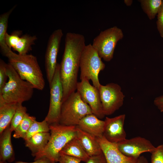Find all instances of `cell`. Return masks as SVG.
<instances>
[{
    "mask_svg": "<svg viewBox=\"0 0 163 163\" xmlns=\"http://www.w3.org/2000/svg\"><path fill=\"white\" fill-rule=\"evenodd\" d=\"M86 45L83 35L71 32L66 34L60 64V76L63 90L62 102L76 90L81 57Z\"/></svg>",
    "mask_w": 163,
    "mask_h": 163,
    "instance_id": "cell-1",
    "label": "cell"
},
{
    "mask_svg": "<svg viewBox=\"0 0 163 163\" xmlns=\"http://www.w3.org/2000/svg\"><path fill=\"white\" fill-rule=\"evenodd\" d=\"M2 54L21 78L31 84L34 88L42 90L45 85L43 74L37 57L32 54L20 55L9 49Z\"/></svg>",
    "mask_w": 163,
    "mask_h": 163,
    "instance_id": "cell-2",
    "label": "cell"
},
{
    "mask_svg": "<svg viewBox=\"0 0 163 163\" xmlns=\"http://www.w3.org/2000/svg\"><path fill=\"white\" fill-rule=\"evenodd\" d=\"M50 137L44 149L35 156L34 160L46 158L54 163L58 162L59 152L71 139L77 136L76 126H68L59 123L49 125Z\"/></svg>",
    "mask_w": 163,
    "mask_h": 163,
    "instance_id": "cell-3",
    "label": "cell"
},
{
    "mask_svg": "<svg viewBox=\"0 0 163 163\" xmlns=\"http://www.w3.org/2000/svg\"><path fill=\"white\" fill-rule=\"evenodd\" d=\"M8 80L0 92L4 100L12 104H22L32 97L34 89L33 85L23 79L12 66L6 64Z\"/></svg>",
    "mask_w": 163,
    "mask_h": 163,
    "instance_id": "cell-4",
    "label": "cell"
},
{
    "mask_svg": "<svg viewBox=\"0 0 163 163\" xmlns=\"http://www.w3.org/2000/svg\"><path fill=\"white\" fill-rule=\"evenodd\" d=\"M92 113L90 106L82 100L78 92H75L62 102L59 123L76 126L83 117Z\"/></svg>",
    "mask_w": 163,
    "mask_h": 163,
    "instance_id": "cell-5",
    "label": "cell"
},
{
    "mask_svg": "<svg viewBox=\"0 0 163 163\" xmlns=\"http://www.w3.org/2000/svg\"><path fill=\"white\" fill-rule=\"evenodd\" d=\"M79 67L80 79L86 78L91 80L93 85L99 89L101 85L99 80V74L104 69L105 64L91 44L86 45L83 51Z\"/></svg>",
    "mask_w": 163,
    "mask_h": 163,
    "instance_id": "cell-6",
    "label": "cell"
},
{
    "mask_svg": "<svg viewBox=\"0 0 163 163\" xmlns=\"http://www.w3.org/2000/svg\"><path fill=\"white\" fill-rule=\"evenodd\" d=\"M123 37L122 30L115 26L101 31L91 45L101 59L109 62L113 58L117 43Z\"/></svg>",
    "mask_w": 163,
    "mask_h": 163,
    "instance_id": "cell-7",
    "label": "cell"
},
{
    "mask_svg": "<svg viewBox=\"0 0 163 163\" xmlns=\"http://www.w3.org/2000/svg\"><path fill=\"white\" fill-rule=\"evenodd\" d=\"M60 64L57 63L50 84L49 109L45 119L49 125L59 123L63 95L60 76Z\"/></svg>",
    "mask_w": 163,
    "mask_h": 163,
    "instance_id": "cell-8",
    "label": "cell"
},
{
    "mask_svg": "<svg viewBox=\"0 0 163 163\" xmlns=\"http://www.w3.org/2000/svg\"><path fill=\"white\" fill-rule=\"evenodd\" d=\"M98 90L105 115L112 114L123 105L125 95L118 84L111 83L105 85H101Z\"/></svg>",
    "mask_w": 163,
    "mask_h": 163,
    "instance_id": "cell-9",
    "label": "cell"
},
{
    "mask_svg": "<svg viewBox=\"0 0 163 163\" xmlns=\"http://www.w3.org/2000/svg\"><path fill=\"white\" fill-rule=\"evenodd\" d=\"M76 90L81 99L90 107L93 114L99 119L105 116L103 110L99 90L92 85L86 78L78 82Z\"/></svg>",
    "mask_w": 163,
    "mask_h": 163,
    "instance_id": "cell-10",
    "label": "cell"
},
{
    "mask_svg": "<svg viewBox=\"0 0 163 163\" xmlns=\"http://www.w3.org/2000/svg\"><path fill=\"white\" fill-rule=\"evenodd\" d=\"M63 35L62 30L59 29L53 31L48 40L45 56V65L49 85L54 77L58 63L57 55Z\"/></svg>",
    "mask_w": 163,
    "mask_h": 163,
    "instance_id": "cell-11",
    "label": "cell"
},
{
    "mask_svg": "<svg viewBox=\"0 0 163 163\" xmlns=\"http://www.w3.org/2000/svg\"><path fill=\"white\" fill-rule=\"evenodd\" d=\"M116 144L118 149L123 154L137 158L142 153H151L155 148L150 141L140 136L126 139Z\"/></svg>",
    "mask_w": 163,
    "mask_h": 163,
    "instance_id": "cell-12",
    "label": "cell"
},
{
    "mask_svg": "<svg viewBox=\"0 0 163 163\" xmlns=\"http://www.w3.org/2000/svg\"><path fill=\"white\" fill-rule=\"evenodd\" d=\"M125 117V115L123 114L113 118H105L103 136L107 141L117 143L126 139L124 128Z\"/></svg>",
    "mask_w": 163,
    "mask_h": 163,
    "instance_id": "cell-13",
    "label": "cell"
},
{
    "mask_svg": "<svg viewBox=\"0 0 163 163\" xmlns=\"http://www.w3.org/2000/svg\"><path fill=\"white\" fill-rule=\"evenodd\" d=\"M21 30H15L10 34L7 33L5 41L10 49L12 48L20 55H25L32 50V46L37 38L36 36L25 34L22 36Z\"/></svg>",
    "mask_w": 163,
    "mask_h": 163,
    "instance_id": "cell-14",
    "label": "cell"
},
{
    "mask_svg": "<svg viewBox=\"0 0 163 163\" xmlns=\"http://www.w3.org/2000/svg\"><path fill=\"white\" fill-rule=\"evenodd\" d=\"M107 163H137L138 158L123 154L117 148L116 143L107 141L103 136L96 137Z\"/></svg>",
    "mask_w": 163,
    "mask_h": 163,
    "instance_id": "cell-15",
    "label": "cell"
},
{
    "mask_svg": "<svg viewBox=\"0 0 163 163\" xmlns=\"http://www.w3.org/2000/svg\"><path fill=\"white\" fill-rule=\"evenodd\" d=\"M104 126V121L92 113L83 117L76 126L86 132L99 137L103 136Z\"/></svg>",
    "mask_w": 163,
    "mask_h": 163,
    "instance_id": "cell-16",
    "label": "cell"
},
{
    "mask_svg": "<svg viewBox=\"0 0 163 163\" xmlns=\"http://www.w3.org/2000/svg\"><path fill=\"white\" fill-rule=\"evenodd\" d=\"M10 125L0 134V163L14 161L15 154L11 141Z\"/></svg>",
    "mask_w": 163,
    "mask_h": 163,
    "instance_id": "cell-17",
    "label": "cell"
},
{
    "mask_svg": "<svg viewBox=\"0 0 163 163\" xmlns=\"http://www.w3.org/2000/svg\"><path fill=\"white\" fill-rule=\"evenodd\" d=\"M76 127L77 137L90 157L103 152L96 137L82 130L76 126Z\"/></svg>",
    "mask_w": 163,
    "mask_h": 163,
    "instance_id": "cell-18",
    "label": "cell"
},
{
    "mask_svg": "<svg viewBox=\"0 0 163 163\" xmlns=\"http://www.w3.org/2000/svg\"><path fill=\"white\" fill-rule=\"evenodd\" d=\"M59 154L75 157L85 162L90 157L77 136L70 140L61 150Z\"/></svg>",
    "mask_w": 163,
    "mask_h": 163,
    "instance_id": "cell-19",
    "label": "cell"
},
{
    "mask_svg": "<svg viewBox=\"0 0 163 163\" xmlns=\"http://www.w3.org/2000/svg\"><path fill=\"white\" fill-rule=\"evenodd\" d=\"M49 132H41L25 140V145L31 151L34 157L36 154L43 151L46 146L50 137Z\"/></svg>",
    "mask_w": 163,
    "mask_h": 163,
    "instance_id": "cell-20",
    "label": "cell"
},
{
    "mask_svg": "<svg viewBox=\"0 0 163 163\" xmlns=\"http://www.w3.org/2000/svg\"><path fill=\"white\" fill-rule=\"evenodd\" d=\"M17 105L6 102L0 95V134L10 125Z\"/></svg>",
    "mask_w": 163,
    "mask_h": 163,
    "instance_id": "cell-21",
    "label": "cell"
},
{
    "mask_svg": "<svg viewBox=\"0 0 163 163\" xmlns=\"http://www.w3.org/2000/svg\"><path fill=\"white\" fill-rule=\"evenodd\" d=\"M16 7V5L14 6L9 11L0 15V46L2 53L9 48L6 44L5 37L7 33L9 18Z\"/></svg>",
    "mask_w": 163,
    "mask_h": 163,
    "instance_id": "cell-22",
    "label": "cell"
},
{
    "mask_svg": "<svg viewBox=\"0 0 163 163\" xmlns=\"http://www.w3.org/2000/svg\"><path fill=\"white\" fill-rule=\"evenodd\" d=\"M139 2L144 11L149 19L152 20L157 14L163 0H141Z\"/></svg>",
    "mask_w": 163,
    "mask_h": 163,
    "instance_id": "cell-23",
    "label": "cell"
},
{
    "mask_svg": "<svg viewBox=\"0 0 163 163\" xmlns=\"http://www.w3.org/2000/svg\"><path fill=\"white\" fill-rule=\"evenodd\" d=\"M35 120V117L30 116L27 113L21 122L14 130V138H21L24 140L31 126Z\"/></svg>",
    "mask_w": 163,
    "mask_h": 163,
    "instance_id": "cell-24",
    "label": "cell"
},
{
    "mask_svg": "<svg viewBox=\"0 0 163 163\" xmlns=\"http://www.w3.org/2000/svg\"><path fill=\"white\" fill-rule=\"evenodd\" d=\"M49 125L44 119L41 122L34 120L29 129L24 139H28L33 135L41 132H49Z\"/></svg>",
    "mask_w": 163,
    "mask_h": 163,
    "instance_id": "cell-25",
    "label": "cell"
},
{
    "mask_svg": "<svg viewBox=\"0 0 163 163\" xmlns=\"http://www.w3.org/2000/svg\"><path fill=\"white\" fill-rule=\"evenodd\" d=\"M26 107L22 104H17L16 109L10 124L11 131H14L16 128L20 123L27 113Z\"/></svg>",
    "mask_w": 163,
    "mask_h": 163,
    "instance_id": "cell-26",
    "label": "cell"
},
{
    "mask_svg": "<svg viewBox=\"0 0 163 163\" xmlns=\"http://www.w3.org/2000/svg\"><path fill=\"white\" fill-rule=\"evenodd\" d=\"M151 153V163H163V145L155 147Z\"/></svg>",
    "mask_w": 163,
    "mask_h": 163,
    "instance_id": "cell-27",
    "label": "cell"
},
{
    "mask_svg": "<svg viewBox=\"0 0 163 163\" xmlns=\"http://www.w3.org/2000/svg\"><path fill=\"white\" fill-rule=\"evenodd\" d=\"M6 64L2 59H0V92L5 86L7 81L8 77L7 73Z\"/></svg>",
    "mask_w": 163,
    "mask_h": 163,
    "instance_id": "cell-28",
    "label": "cell"
},
{
    "mask_svg": "<svg viewBox=\"0 0 163 163\" xmlns=\"http://www.w3.org/2000/svg\"><path fill=\"white\" fill-rule=\"evenodd\" d=\"M156 24L159 33L161 37L163 38V0L157 14Z\"/></svg>",
    "mask_w": 163,
    "mask_h": 163,
    "instance_id": "cell-29",
    "label": "cell"
},
{
    "mask_svg": "<svg viewBox=\"0 0 163 163\" xmlns=\"http://www.w3.org/2000/svg\"><path fill=\"white\" fill-rule=\"evenodd\" d=\"M58 162L59 163H80L81 160L77 158L60 154Z\"/></svg>",
    "mask_w": 163,
    "mask_h": 163,
    "instance_id": "cell-30",
    "label": "cell"
},
{
    "mask_svg": "<svg viewBox=\"0 0 163 163\" xmlns=\"http://www.w3.org/2000/svg\"><path fill=\"white\" fill-rule=\"evenodd\" d=\"M86 163H107V161L102 152L99 155L90 157Z\"/></svg>",
    "mask_w": 163,
    "mask_h": 163,
    "instance_id": "cell-31",
    "label": "cell"
},
{
    "mask_svg": "<svg viewBox=\"0 0 163 163\" xmlns=\"http://www.w3.org/2000/svg\"><path fill=\"white\" fill-rule=\"evenodd\" d=\"M154 103L161 112H163V95L156 98Z\"/></svg>",
    "mask_w": 163,
    "mask_h": 163,
    "instance_id": "cell-32",
    "label": "cell"
},
{
    "mask_svg": "<svg viewBox=\"0 0 163 163\" xmlns=\"http://www.w3.org/2000/svg\"><path fill=\"white\" fill-rule=\"evenodd\" d=\"M15 163H54L48 158H43L38 160H34V161L30 162H25L22 161H17Z\"/></svg>",
    "mask_w": 163,
    "mask_h": 163,
    "instance_id": "cell-33",
    "label": "cell"
},
{
    "mask_svg": "<svg viewBox=\"0 0 163 163\" xmlns=\"http://www.w3.org/2000/svg\"><path fill=\"white\" fill-rule=\"evenodd\" d=\"M137 163H148V162L145 157L143 156H141L138 158Z\"/></svg>",
    "mask_w": 163,
    "mask_h": 163,
    "instance_id": "cell-34",
    "label": "cell"
},
{
    "mask_svg": "<svg viewBox=\"0 0 163 163\" xmlns=\"http://www.w3.org/2000/svg\"><path fill=\"white\" fill-rule=\"evenodd\" d=\"M124 2L127 5H130L132 4V1L131 0H125Z\"/></svg>",
    "mask_w": 163,
    "mask_h": 163,
    "instance_id": "cell-35",
    "label": "cell"
}]
</instances>
